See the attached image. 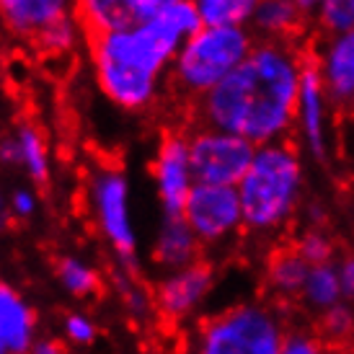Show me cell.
Masks as SVG:
<instances>
[{
  "instance_id": "6da1fadb",
  "label": "cell",
  "mask_w": 354,
  "mask_h": 354,
  "mask_svg": "<svg viewBox=\"0 0 354 354\" xmlns=\"http://www.w3.org/2000/svg\"><path fill=\"white\" fill-rule=\"evenodd\" d=\"M305 59L287 41L259 39L225 80L197 101L202 124L236 132L254 145L287 140L295 132V109Z\"/></svg>"
},
{
  "instance_id": "7a4b0ae2",
  "label": "cell",
  "mask_w": 354,
  "mask_h": 354,
  "mask_svg": "<svg viewBox=\"0 0 354 354\" xmlns=\"http://www.w3.org/2000/svg\"><path fill=\"white\" fill-rule=\"evenodd\" d=\"M202 24L194 0H176L150 19L88 37L101 93L124 111L150 109L163 91L178 47Z\"/></svg>"
},
{
  "instance_id": "3957f363",
  "label": "cell",
  "mask_w": 354,
  "mask_h": 354,
  "mask_svg": "<svg viewBox=\"0 0 354 354\" xmlns=\"http://www.w3.org/2000/svg\"><path fill=\"white\" fill-rule=\"evenodd\" d=\"M236 187L248 233L274 236L285 230L305 199V163L297 145L290 140L256 145L254 160Z\"/></svg>"
},
{
  "instance_id": "277c9868",
  "label": "cell",
  "mask_w": 354,
  "mask_h": 354,
  "mask_svg": "<svg viewBox=\"0 0 354 354\" xmlns=\"http://www.w3.org/2000/svg\"><path fill=\"white\" fill-rule=\"evenodd\" d=\"M256 34L248 26H212L202 24L171 62L168 80L178 96L199 101L225 80L254 50Z\"/></svg>"
},
{
  "instance_id": "5b68a950",
  "label": "cell",
  "mask_w": 354,
  "mask_h": 354,
  "mask_svg": "<svg viewBox=\"0 0 354 354\" xmlns=\"http://www.w3.org/2000/svg\"><path fill=\"white\" fill-rule=\"evenodd\" d=\"M285 324L274 308L238 303L205 318L189 339L199 354H279Z\"/></svg>"
},
{
  "instance_id": "8992f818",
  "label": "cell",
  "mask_w": 354,
  "mask_h": 354,
  "mask_svg": "<svg viewBox=\"0 0 354 354\" xmlns=\"http://www.w3.org/2000/svg\"><path fill=\"white\" fill-rule=\"evenodd\" d=\"M88 209L111 251L119 256L127 272L138 274V227L132 217V197H129L127 176L111 166H99L88 176Z\"/></svg>"
},
{
  "instance_id": "52a82bcc",
  "label": "cell",
  "mask_w": 354,
  "mask_h": 354,
  "mask_svg": "<svg viewBox=\"0 0 354 354\" xmlns=\"http://www.w3.org/2000/svg\"><path fill=\"white\" fill-rule=\"evenodd\" d=\"M256 145L236 132L202 124L189 132V156L194 178L207 184H233L243 178L254 160Z\"/></svg>"
},
{
  "instance_id": "ba28073f",
  "label": "cell",
  "mask_w": 354,
  "mask_h": 354,
  "mask_svg": "<svg viewBox=\"0 0 354 354\" xmlns=\"http://www.w3.org/2000/svg\"><path fill=\"white\" fill-rule=\"evenodd\" d=\"M202 246H223L236 238L243 227V205L238 187L233 184H207L197 181L189 192L187 205L181 209Z\"/></svg>"
},
{
  "instance_id": "9c48e42d",
  "label": "cell",
  "mask_w": 354,
  "mask_h": 354,
  "mask_svg": "<svg viewBox=\"0 0 354 354\" xmlns=\"http://www.w3.org/2000/svg\"><path fill=\"white\" fill-rule=\"evenodd\" d=\"M334 101L326 91L315 62H305L295 109V132L305 153L315 163H326L334 148Z\"/></svg>"
},
{
  "instance_id": "30bf717a",
  "label": "cell",
  "mask_w": 354,
  "mask_h": 354,
  "mask_svg": "<svg viewBox=\"0 0 354 354\" xmlns=\"http://www.w3.org/2000/svg\"><path fill=\"white\" fill-rule=\"evenodd\" d=\"M212 290H215V269L202 259L187 266L168 269L158 279L153 292L156 313L166 324H187L205 308Z\"/></svg>"
},
{
  "instance_id": "8fae6325",
  "label": "cell",
  "mask_w": 354,
  "mask_h": 354,
  "mask_svg": "<svg viewBox=\"0 0 354 354\" xmlns=\"http://www.w3.org/2000/svg\"><path fill=\"white\" fill-rule=\"evenodd\" d=\"M150 174H153V187H156V197L163 215H181L189 192L197 184L192 156H189V135H181V132L163 135V140L158 142Z\"/></svg>"
},
{
  "instance_id": "7c38bea8",
  "label": "cell",
  "mask_w": 354,
  "mask_h": 354,
  "mask_svg": "<svg viewBox=\"0 0 354 354\" xmlns=\"http://www.w3.org/2000/svg\"><path fill=\"white\" fill-rule=\"evenodd\" d=\"M315 68L336 106L354 109V29L326 34L315 52Z\"/></svg>"
},
{
  "instance_id": "4fadbf2b",
  "label": "cell",
  "mask_w": 354,
  "mask_h": 354,
  "mask_svg": "<svg viewBox=\"0 0 354 354\" xmlns=\"http://www.w3.org/2000/svg\"><path fill=\"white\" fill-rule=\"evenodd\" d=\"M37 339V310L16 287L0 282V354H29Z\"/></svg>"
},
{
  "instance_id": "5bb4252c",
  "label": "cell",
  "mask_w": 354,
  "mask_h": 354,
  "mask_svg": "<svg viewBox=\"0 0 354 354\" xmlns=\"http://www.w3.org/2000/svg\"><path fill=\"white\" fill-rule=\"evenodd\" d=\"M202 241L192 230L184 215H163L160 225L156 230V241L150 248V256L156 261L158 269H176L197 261L202 254Z\"/></svg>"
},
{
  "instance_id": "9a60e30c",
  "label": "cell",
  "mask_w": 354,
  "mask_h": 354,
  "mask_svg": "<svg viewBox=\"0 0 354 354\" xmlns=\"http://www.w3.org/2000/svg\"><path fill=\"white\" fill-rule=\"evenodd\" d=\"M75 10V0H0V21L8 34L19 39H34L50 21Z\"/></svg>"
},
{
  "instance_id": "2e32d148",
  "label": "cell",
  "mask_w": 354,
  "mask_h": 354,
  "mask_svg": "<svg viewBox=\"0 0 354 354\" xmlns=\"http://www.w3.org/2000/svg\"><path fill=\"white\" fill-rule=\"evenodd\" d=\"M303 19L305 13L297 6V0H261L251 16L248 29L259 39L287 41L300 31Z\"/></svg>"
},
{
  "instance_id": "e0dca14e",
  "label": "cell",
  "mask_w": 354,
  "mask_h": 354,
  "mask_svg": "<svg viewBox=\"0 0 354 354\" xmlns=\"http://www.w3.org/2000/svg\"><path fill=\"white\" fill-rule=\"evenodd\" d=\"M86 37H91L88 29L83 26V21L78 19V13L70 10V13L50 21L44 29L37 31L31 41H34V47H37L41 55L65 57V55H73V52L78 50Z\"/></svg>"
},
{
  "instance_id": "ac0fdd59",
  "label": "cell",
  "mask_w": 354,
  "mask_h": 354,
  "mask_svg": "<svg viewBox=\"0 0 354 354\" xmlns=\"http://www.w3.org/2000/svg\"><path fill=\"white\" fill-rule=\"evenodd\" d=\"M344 285H342V272L331 261L324 264H310L305 285L300 290V300L305 308H310L315 313H324L331 305L344 300Z\"/></svg>"
},
{
  "instance_id": "d6986e66",
  "label": "cell",
  "mask_w": 354,
  "mask_h": 354,
  "mask_svg": "<svg viewBox=\"0 0 354 354\" xmlns=\"http://www.w3.org/2000/svg\"><path fill=\"white\" fill-rule=\"evenodd\" d=\"M310 264L305 261L303 256L297 254V248H285L269 259L266 266V285L277 297H297L305 285Z\"/></svg>"
},
{
  "instance_id": "ffe728a7",
  "label": "cell",
  "mask_w": 354,
  "mask_h": 354,
  "mask_svg": "<svg viewBox=\"0 0 354 354\" xmlns=\"http://www.w3.org/2000/svg\"><path fill=\"white\" fill-rule=\"evenodd\" d=\"M75 13L91 37L138 21L127 0H75Z\"/></svg>"
},
{
  "instance_id": "44dd1931",
  "label": "cell",
  "mask_w": 354,
  "mask_h": 354,
  "mask_svg": "<svg viewBox=\"0 0 354 354\" xmlns=\"http://www.w3.org/2000/svg\"><path fill=\"white\" fill-rule=\"evenodd\" d=\"M16 138H19V148H21L19 168H24V174L29 176V181L34 187H44L52 178V160H50L47 142H44V135L34 124L24 122L16 129Z\"/></svg>"
},
{
  "instance_id": "7402d4cb",
  "label": "cell",
  "mask_w": 354,
  "mask_h": 354,
  "mask_svg": "<svg viewBox=\"0 0 354 354\" xmlns=\"http://www.w3.org/2000/svg\"><path fill=\"white\" fill-rule=\"evenodd\" d=\"M55 274H57L59 287L73 297H91L96 295L101 287L99 272L78 256H62L57 261Z\"/></svg>"
},
{
  "instance_id": "603a6c76",
  "label": "cell",
  "mask_w": 354,
  "mask_h": 354,
  "mask_svg": "<svg viewBox=\"0 0 354 354\" xmlns=\"http://www.w3.org/2000/svg\"><path fill=\"white\" fill-rule=\"evenodd\" d=\"M261 0H194L199 16L212 26H248Z\"/></svg>"
},
{
  "instance_id": "cb8c5ba5",
  "label": "cell",
  "mask_w": 354,
  "mask_h": 354,
  "mask_svg": "<svg viewBox=\"0 0 354 354\" xmlns=\"http://www.w3.org/2000/svg\"><path fill=\"white\" fill-rule=\"evenodd\" d=\"M324 34H344L354 29V0H324L313 13Z\"/></svg>"
},
{
  "instance_id": "d4e9b609",
  "label": "cell",
  "mask_w": 354,
  "mask_h": 354,
  "mask_svg": "<svg viewBox=\"0 0 354 354\" xmlns=\"http://www.w3.org/2000/svg\"><path fill=\"white\" fill-rule=\"evenodd\" d=\"M295 248L308 264H324V261H331V259H334V251H336L331 236H328L321 225L305 227L303 233L297 236Z\"/></svg>"
},
{
  "instance_id": "484cf974",
  "label": "cell",
  "mask_w": 354,
  "mask_h": 354,
  "mask_svg": "<svg viewBox=\"0 0 354 354\" xmlns=\"http://www.w3.org/2000/svg\"><path fill=\"white\" fill-rule=\"evenodd\" d=\"M321 328L331 342H349L354 336V308L344 300L331 305L321 313Z\"/></svg>"
},
{
  "instance_id": "4316f807",
  "label": "cell",
  "mask_w": 354,
  "mask_h": 354,
  "mask_svg": "<svg viewBox=\"0 0 354 354\" xmlns=\"http://www.w3.org/2000/svg\"><path fill=\"white\" fill-rule=\"evenodd\" d=\"M62 334H65V342H68L70 346L88 349V346H93L96 339H99V326H96V321L86 313H68L65 321H62Z\"/></svg>"
},
{
  "instance_id": "83f0119b",
  "label": "cell",
  "mask_w": 354,
  "mask_h": 354,
  "mask_svg": "<svg viewBox=\"0 0 354 354\" xmlns=\"http://www.w3.org/2000/svg\"><path fill=\"white\" fill-rule=\"evenodd\" d=\"M324 352L321 339L308 328H290L282 339V354H318Z\"/></svg>"
},
{
  "instance_id": "f1b7e54d",
  "label": "cell",
  "mask_w": 354,
  "mask_h": 354,
  "mask_svg": "<svg viewBox=\"0 0 354 354\" xmlns=\"http://www.w3.org/2000/svg\"><path fill=\"white\" fill-rule=\"evenodd\" d=\"M37 207H39V199H37V192L31 187H19L10 192L8 197V209L13 217H19V220H29L34 217L37 212Z\"/></svg>"
},
{
  "instance_id": "f546056e",
  "label": "cell",
  "mask_w": 354,
  "mask_h": 354,
  "mask_svg": "<svg viewBox=\"0 0 354 354\" xmlns=\"http://www.w3.org/2000/svg\"><path fill=\"white\" fill-rule=\"evenodd\" d=\"M132 13H135V19L142 21V19H150V16H156L160 13L163 8H168L171 3H176V0H127Z\"/></svg>"
},
{
  "instance_id": "4dcf8cb0",
  "label": "cell",
  "mask_w": 354,
  "mask_h": 354,
  "mask_svg": "<svg viewBox=\"0 0 354 354\" xmlns=\"http://www.w3.org/2000/svg\"><path fill=\"white\" fill-rule=\"evenodd\" d=\"M0 163L3 166H21V148L16 132L10 138H0Z\"/></svg>"
},
{
  "instance_id": "1f68e13d",
  "label": "cell",
  "mask_w": 354,
  "mask_h": 354,
  "mask_svg": "<svg viewBox=\"0 0 354 354\" xmlns=\"http://www.w3.org/2000/svg\"><path fill=\"white\" fill-rule=\"evenodd\" d=\"M339 272H342V285H344V295L349 300H354V256L344 259L339 264Z\"/></svg>"
},
{
  "instance_id": "d6a6232c",
  "label": "cell",
  "mask_w": 354,
  "mask_h": 354,
  "mask_svg": "<svg viewBox=\"0 0 354 354\" xmlns=\"http://www.w3.org/2000/svg\"><path fill=\"white\" fill-rule=\"evenodd\" d=\"M62 346H57V342L52 339H37L34 346H31V354H57Z\"/></svg>"
},
{
  "instance_id": "836d02e7",
  "label": "cell",
  "mask_w": 354,
  "mask_h": 354,
  "mask_svg": "<svg viewBox=\"0 0 354 354\" xmlns=\"http://www.w3.org/2000/svg\"><path fill=\"white\" fill-rule=\"evenodd\" d=\"M308 217H310V225H321V223H324V217H326L324 207L310 202V207H308Z\"/></svg>"
},
{
  "instance_id": "e575fe53",
  "label": "cell",
  "mask_w": 354,
  "mask_h": 354,
  "mask_svg": "<svg viewBox=\"0 0 354 354\" xmlns=\"http://www.w3.org/2000/svg\"><path fill=\"white\" fill-rule=\"evenodd\" d=\"M3 209H6V199H3V194H0V217H3Z\"/></svg>"
}]
</instances>
